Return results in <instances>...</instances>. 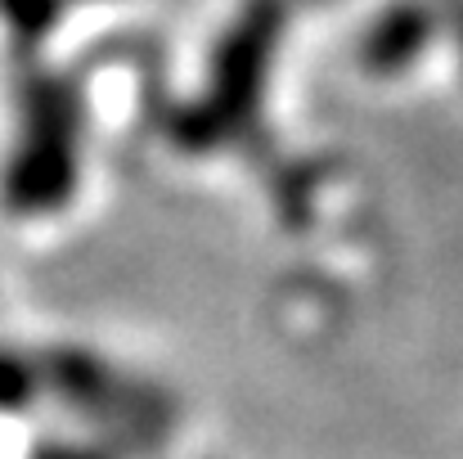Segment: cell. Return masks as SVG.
<instances>
[{"instance_id": "6da1fadb", "label": "cell", "mask_w": 463, "mask_h": 459, "mask_svg": "<svg viewBox=\"0 0 463 459\" xmlns=\"http://www.w3.org/2000/svg\"><path fill=\"white\" fill-rule=\"evenodd\" d=\"M288 23V0H248L239 18L225 27L216 54H212V91L207 100L175 113L171 136L184 149L203 153L216 145H230L257 122L266 77L275 63V45Z\"/></svg>"}, {"instance_id": "7a4b0ae2", "label": "cell", "mask_w": 463, "mask_h": 459, "mask_svg": "<svg viewBox=\"0 0 463 459\" xmlns=\"http://www.w3.org/2000/svg\"><path fill=\"white\" fill-rule=\"evenodd\" d=\"M18 109L23 136L5 162L0 198L18 216H45L77 189V91L36 68L18 81Z\"/></svg>"}, {"instance_id": "3957f363", "label": "cell", "mask_w": 463, "mask_h": 459, "mask_svg": "<svg viewBox=\"0 0 463 459\" xmlns=\"http://www.w3.org/2000/svg\"><path fill=\"white\" fill-rule=\"evenodd\" d=\"M441 18L432 0H392L373 14V23L360 36V63L373 77H396L423 59L432 45Z\"/></svg>"}, {"instance_id": "277c9868", "label": "cell", "mask_w": 463, "mask_h": 459, "mask_svg": "<svg viewBox=\"0 0 463 459\" xmlns=\"http://www.w3.org/2000/svg\"><path fill=\"white\" fill-rule=\"evenodd\" d=\"M36 374H41V383H45L50 392H59L63 401L81 406L86 415H104V419L127 415V419L145 424V415L131 410L136 397H131V392L113 378V369H109L99 356H90V351H77V347H50V351H41Z\"/></svg>"}, {"instance_id": "5b68a950", "label": "cell", "mask_w": 463, "mask_h": 459, "mask_svg": "<svg viewBox=\"0 0 463 459\" xmlns=\"http://www.w3.org/2000/svg\"><path fill=\"white\" fill-rule=\"evenodd\" d=\"M63 14V0H0V18L18 45H36Z\"/></svg>"}, {"instance_id": "8992f818", "label": "cell", "mask_w": 463, "mask_h": 459, "mask_svg": "<svg viewBox=\"0 0 463 459\" xmlns=\"http://www.w3.org/2000/svg\"><path fill=\"white\" fill-rule=\"evenodd\" d=\"M41 387V374L18 351H0V415H23Z\"/></svg>"}, {"instance_id": "52a82bcc", "label": "cell", "mask_w": 463, "mask_h": 459, "mask_svg": "<svg viewBox=\"0 0 463 459\" xmlns=\"http://www.w3.org/2000/svg\"><path fill=\"white\" fill-rule=\"evenodd\" d=\"M432 5H437L441 27L455 36V45H459V63H463V0H432Z\"/></svg>"}, {"instance_id": "ba28073f", "label": "cell", "mask_w": 463, "mask_h": 459, "mask_svg": "<svg viewBox=\"0 0 463 459\" xmlns=\"http://www.w3.org/2000/svg\"><path fill=\"white\" fill-rule=\"evenodd\" d=\"M32 459H113L109 451H90V446H63V442H45Z\"/></svg>"}, {"instance_id": "9c48e42d", "label": "cell", "mask_w": 463, "mask_h": 459, "mask_svg": "<svg viewBox=\"0 0 463 459\" xmlns=\"http://www.w3.org/2000/svg\"><path fill=\"white\" fill-rule=\"evenodd\" d=\"M310 5H319V0H310Z\"/></svg>"}]
</instances>
